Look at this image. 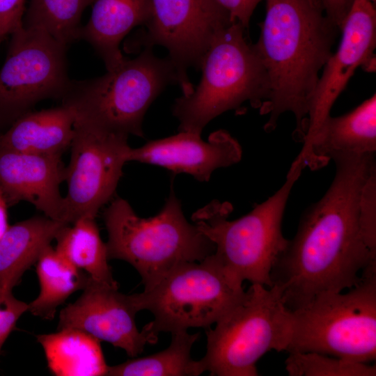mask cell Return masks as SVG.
<instances>
[{
  "label": "cell",
  "mask_w": 376,
  "mask_h": 376,
  "mask_svg": "<svg viewBox=\"0 0 376 376\" xmlns=\"http://www.w3.org/2000/svg\"><path fill=\"white\" fill-rule=\"evenodd\" d=\"M375 154L337 155L334 180L324 196L300 219L272 272L290 311L324 292H340L376 272V248L360 221L363 187L376 170Z\"/></svg>",
  "instance_id": "obj_1"
},
{
  "label": "cell",
  "mask_w": 376,
  "mask_h": 376,
  "mask_svg": "<svg viewBox=\"0 0 376 376\" xmlns=\"http://www.w3.org/2000/svg\"><path fill=\"white\" fill-rule=\"evenodd\" d=\"M266 13L255 48L266 69L268 99L260 109L273 131L281 114L292 113L293 138L303 142L311 102L320 72L332 54L340 30L319 0H265Z\"/></svg>",
  "instance_id": "obj_2"
},
{
  "label": "cell",
  "mask_w": 376,
  "mask_h": 376,
  "mask_svg": "<svg viewBox=\"0 0 376 376\" xmlns=\"http://www.w3.org/2000/svg\"><path fill=\"white\" fill-rule=\"evenodd\" d=\"M161 211L155 217H139L130 203L117 197L103 217L108 233L109 260L127 262L149 288L176 267L199 262L215 251V245L186 219L173 187Z\"/></svg>",
  "instance_id": "obj_3"
},
{
  "label": "cell",
  "mask_w": 376,
  "mask_h": 376,
  "mask_svg": "<svg viewBox=\"0 0 376 376\" xmlns=\"http://www.w3.org/2000/svg\"><path fill=\"white\" fill-rule=\"evenodd\" d=\"M304 169L295 159L279 189L237 219H228L233 210L230 203L217 200L193 214L198 229L215 245V256L239 282L273 285L272 269L289 241L281 230L285 209Z\"/></svg>",
  "instance_id": "obj_4"
},
{
  "label": "cell",
  "mask_w": 376,
  "mask_h": 376,
  "mask_svg": "<svg viewBox=\"0 0 376 376\" xmlns=\"http://www.w3.org/2000/svg\"><path fill=\"white\" fill-rule=\"evenodd\" d=\"M245 29L235 21L213 38L201 63L198 85L173 105L179 132L201 134L220 114L230 110L240 112L246 102L260 109L267 102L268 75L254 44L246 40Z\"/></svg>",
  "instance_id": "obj_5"
},
{
  "label": "cell",
  "mask_w": 376,
  "mask_h": 376,
  "mask_svg": "<svg viewBox=\"0 0 376 376\" xmlns=\"http://www.w3.org/2000/svg\"><path fill=\"white\" fill-rule=\"evenodd\" d=\"M171 84H178L168 57L156 56L146 47L136 58L124 61L104 75L70 81L62 96L76 120L102 132L143 137L144 116L156 97Z\"/></svg>",
  "instance_id": "obj_6"
},
{
  "label": "cell",
  "mask_w": 376,
  "mask_h": 376,
  "mask_svg": "<svg viewBox=\"0 0 376 376\" xmlns=\"http://www.w3.org/2000/svg\"><path fill=\"white\" fill-rule=\"evenodd\" d=\"M215 324L205 329L204 370L212 376H256L265 354L287 351L292 313L279 285L251 284Z\"/></svg>",
  "instance_id": "obj_7"
},
{
  "label": "cell",
  "mask_w": 376,
  "mask_h": 376,
  "mask_svg": "<svg viewBox=\"0 0 376 376\" xmlns=\"http://www.w3.org/2000/svg\"><path fill=\"white\" fill-rule=\"evenodd\" d=\"M292 313L288 352H318L370 363L376 359V272L345 292H324Z\"/></svg>",
  "instance_id": "obj_8"
},
{
  "label": "cell",
  "mask_w": 376,
  "mask_h": 376,
  "mask_svg": "<svg viewBox=\"0 0 376 376\" xmlns=\"http://www.w3.org/2000/svg\"><path fill=\"white\" fill-rule=\"evenodd\" d=\"M213 253L203 260L182 264L139 293L143 310L154 316L146 325L155 334L207 329L243 295Z\"/></svg>",
  "instance_id": "obj_9"
},
{
  "label": "cell",
  "mask_w": 376,
  "mask_h": 376,
  "mask_svg": "<svg viewBox=\"0 0 376 376\" xmlns=\"http://www.w3.org/2000/svg\"><path fill=\"white\" fill-rule=\"evenodd\" d=\"M10 36L0 70V127L10 125L43 99L61 98L70 81L67 46L43 31L24 25Z\"/></svg>",
  "instance_id": "obj_10"
},
{
  "label": "cell",
  "mask_w": 376,
  "mask_h": 376,
  "mask_svg": "<svg viewBox=\"0 0 376 376\" xmlns=\"http://www.w3.org/2000/svg\"><path fill=\"white\" fill-rule=\"evenodd\" d=\"M152 4L146 29L134 38L130 48H166L182 95H189L194 87L188 69H200L216 34L233 21L215 0H152Z\"/></svg>",
  "instance_id": "obj_11"
},
{
  "label": "cell",
  "mask_w": 376,
  "mask_h": 376,
  "mask_svg": "<svg viewBox=\"0 0 376 376\" xmlns=\"http://www.w3.org/2000/svg\"><path fill=\"white\" fill-rule=\"evenodd\" d=\"M128 137L102 132L75 119L65 169L67 193L63 197V222L95 218L114 196L130 148Z\"/></svg>",
  "instance_id": "obj_12"
},
{
  "label": "cell",
  "mask_w": 376,
  "mask_h": 376,
  "mask_svg": "<svg viewBox=\"0 0 376 376\" xmlns=\"http://www.w3.org/2000/svg\"><path fill=\"white\" fill-rule=\"evenodd\" d=\"M141 310L139 293L124 295L118 288L89 277L81 295L61 311L58 330H81L135 357L147 343L154 344L157 340V335L146 324L141 331L138 330L135 316Z\"/></svg>",
  "instance_id": "obj_13"
},
{
  "label": "cell",
  "mask_w": 376,
  "mask_h": 376,
  "mask_svg": "<svg viewBox=\"0 0 376 376\" xmlns=\"http://www.w3.org/2000/svg\"><path fill=\"white\" fill-rule=\"evenodd\" d=\"M341 40L320 76L309 111L307 143L323 120L359 67L375 70L376 10L369 0H354L340 27Z\"/></svg>",
  "instance_id": "obj_14"
},
{
  "label": "cell",
  "mask_w": 376,
  "mask_h": 376,
  "mask_svg": "<svg viewBox=\"0 0 376 376\" xmlns=\"http://www.w3.org/2000/svg\"><path fill=\"white\" fill-rule=\"evenodd\" d=\"M239 142L229 132L219 130L207 141L200 134L179 132L164 139L130 148L127 162L134 161L163 167L173 173H187L198 181L208 182L217 169L233 166L242 158Z\"/></svg>",
  "instance_id": "obj_15"
},
{
  "label": "cell",
  "mask_w": 376,
  "mask_h": 376,
  "mask_svg": "<svg viewBox=\"0 0 376 376\" xmlns=\"http://www.w3.org/2000/svg\"><path fill=\"white\" fill-rule=\"evenodd\" d=\"M61 157L0 149V189L9 206L26 201L45 217L64 223L60 185L65 167Z\"/></svg>",
  "instance_id": "obj_16"
},
{
  "label": "cell",
  "mask_w": 376,
  "mask_h": 376,
  "mask_svg": "<svg viewBox=\"0 0 376 376\" xmlns=\"http://www.w3.org/2000/svg\"><path fill=\"white\" fill-rule=\"evenodd\" d=\"M376 95L344 115L327 116L295 159L316 170L337 155L375 154Z\"/></svg>",
  "instance_id": "obj_17"
},
{
  "label": "cell",
  "mask_w": 376,
  "mask_h": 376,
  "mask_svg": "<svg viewBox=\"0 0 376 376\" xmlns=\"http://www.w3.org/2000/svg\"><path fill=\"white\" fill-rule=\"evenodd\" d=\"M92 4L91 17L80 27L78 39L89 42L111 70L125 59L120 49L122 40L151 18L152 0H94Z\"/></svg>",
  "instance_id": "obj_18"
},
{
  "label": "cell",
  "mask_w": 376,
  "mask_h": 376,
  "mask_svg": "<svg viewBox=\"0 0 376 376\" xmlns=\"http://www.w3.org/2000/svg\"><path fill=\"white\" fill-rule=\"evenodd\" d=\"M75 115L68 105L28 111L0 134V149L39 155H62L71 146Z\"/></svg>",
  "instance_id": "obj_19"
},
{
  "label": "cell",
  "mask_w": 376,
  "mask_h": 376,
  "mask_svg": "<svg viewBox=\"0 0 376 376\" xmlns=\"http://www.w3.org/2000/svg\"><path fill=\"white\" fill-rule=\"evenodd\" d=\"M65 225L43 215L10 226L0 239V290H13Z\"/></svg>",
  "instance_id": "obj_20"
},
{
  "label": "cell",
  "mask_w": 376,
  "mask_h": 376,
  "mask_svg": "<svg viewBox=\"0 0 376 376\" xmlns=\"http://www.w3.org/2000/svg\"><path fill=\"white\" fill-rule=\"evenodd\" d=\"M43 348L49 371L56 376L107 375L100 341L77 329L36 336Z\"/></svg>",
  "instance_id": "obj_21"
},
{
  "label": "cell",
  "mask_w": 376,
  "mask_h": 376,
  "mask_svg": "<svg viewBox=\"0 0 376 376\" xmlns=\"http://www.w3.org/2000/svg\"><path fill=\"white\" fill-rule=\"evenodd\" d=\"M56 251L95 281L118 288L108 263L106 243L100 237L95 218L81 217L58 232Z\"/></svg>",
  "instance_id": "obj_22"
},
{
  "label": "cell",
  "mask_w": 376,
  "mask_h": 376,
  "mask_svg": "<svg viewBox=\"0 0 376 376\" xmlns=\"http://www.w3.org/2000/svg\"><path fill=\"white\" fill-rule=\"evenodd\" d=\"M36 273L40 290L37 298L28 304V311L45 320H52L57 307L72 293L83 290L89 279L84 271L61 257L51 244L40 255Z\"/></svg>",
  "instance_id": "obj_23"
},
{
  "label": "cell",
  "mask_w": 376,
  "mask_h": 376,
  "mask_svg": "<svg viewBox=\"0 0 376 376\" xmlns=\"http://www.w3.org/2000/svg\"><path fill=\"white\" fill-rule=\"evenodd\" d=\"M199 333L187 331L171 333V342L165 350L141 358L109 366V376H196L205 372L199 361L191 357V350Z\"/></svg>",
  "instance_id": "obj_24"
},
{
  "label": "cell",
  "mask_w": 376,
  "mask_h": 376,
  "mask_svg": "<svg viewBox=\"0 0 376 376\" xmlns=\"http://www.w3.org/2000/svg\"><path fill=\"white\" fill-rule=\"evenodd\" d=\"M94 0H31L23 25L43 31L68 45L78 39L84 9Z\"/></svg>",
  "instance_id": "obj_25"
},
{
  "label": "cell",
  "mask_w": 376,
  "mask_h": 376,
  "mask_svg": "<svg viewBox=\"0 0 376 376\" xmlns=\"http://www.w3.org/2000/svg\"><path fill=\"white\" fill-rule=\"evenodd\" d=\"M285 368L290 376H375V365L318 352H289Z\"/></svg>",
  "instance_id": "obj_26"
},
{
  "label": "cell",
  "mask_w": 376,
  "mask_h": 376,
  "mask_svg": "<svg viewBox=\"0 0 376 376\" xmlns=\"http://www.w3.org/2000/svg\"><path fill=\"white\" fill-rule=\"evenodd\" d=\"M28 311V304L16 299L12 290H0V354L17 320Z\"/></svg>",
  "instance_id": "obj_27"
},
{
  "label": "cell",
  "mask_w": 376,
  "mask_h": 376,
  "mask_svg": "<svg viewBox=\"0 0 376 376\" xmlns=\"http://www.w3.org/2000/svg\"><path fill=\"white\" fill-rule=\"evenodd\" d=\"M25 0H0V46L23 26Z\"/></svg>",
  "instance_id": "obj_28"
},
{
  "label": "cell",
  "mask_w": 376,
  "mask_h": 376,
  "mask_svg": "<svg viewBox=\"0 0 376 376\" xmlns=\"http://www.w3.org/2000/svg\"><path fill=\"white\" fill-rule=\"evenodd\" d=\"M230 16L231 20L240 22L246 29L258 4L263 0H215Z\"/></svg>",
  "instance_id": "obj_29"
},
{
  "label": "cell",
  "mask_w": 376,
  "mask_h": 376,
  "mask_svg": "<svg viewBox=\"0 0 376 376\" xmlns=\"http://www.w3.org/2000/svg\"><path fill=\"white\" fill-rule=\"evenodd\" d=\"M327 17L340 30L354 0H319Z\"/></svg>",
  "instance_id": "obj_30"
},
{
  "label": "cell",
  "mask_w": 376,
  "mask_h": 376,
  "mask_svg": "<svg viewBox=\"0 0 376 376\" xmlns=\"http://www.w3.org/2000/svg\"><path fill=\"white\" fill-rule=\"evenodd\" d=\"M9 205L0 189V239L9 228L8 208Z\"/></svg>",
  "instance_id": "obj_31"
},
{
  "label": "cell",
  "mask_w": 376,
  "mask_h": 376,
  "mask_svg": "<svg viewBox=\"0 0 376 376\" xmlns=\"http://www.w3.org/2000/svg\"><path fill=\"white\" fill-rule=\"evenodd\" d=\"M369 1H371L374 4L375 3V1H376V0H369Z\"/></svg>",
  "instance_id": "obj_32"
}]
</instances>
